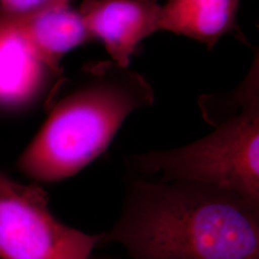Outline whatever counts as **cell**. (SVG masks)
I'll return each instance as SVG.
<instances>
[{
  "mask_svg": "<svg viewBox=\"0 0 259 259\" xmlns=\"http://www.w3.org/2000/svg\"><path fill=\"white\" fill-rule=\"evenodd\" d=\"M103 234L133 259H259V204L216 185L134 173L119 219Z\"/></svg>",
  "mask_w": 259,
  "mask_h": 259,
  "instance_id": "obj_1",
  "label": "cell"
},
{
  "mask_svg": "<svg viewBox=\"0 0 259 259\" xmlns=\"http://www.w3.org/2000/svg\"><path fill=\"white\" fill-rule=\"evenodd\" d=\"M155 100L148 81L110 59L90 63L62 96L54 92L48 116L19 157L18 168L37 182L73 176L109 146L132 112Z\"/></svg>",
  "mask_w": 259,
  "mask_h": 259,
  "instance_id": "obj_2",
  "label": "cell"
},
{
  "mask_svg": "<svg viewBox=\"0 0 259 259\" xmlns=\"http://www.w3.org/2000/svg\"><path fill=\"white\" fill-rule=\"evenodd\" d=\"M213 131L184 147L133 155L127 164L144 176L216 185L259 204V52L232 91L198 101Z\"/></svg>",
  "mask_w": 259,
  "mask_h": 259,
  "instance_id": "obj_3",
  "label": "cell"
},
{
  "mask_svg": "<svg viewBox=\"0 0 259 259\" xmlns=\"http://www.w3.org/2000/svg\"><path fill=\"white\" fill-rule=\"evenodd\" d=\"M47 193L0 170V259H93L104 234H87L60 222Z\"/></svg>",
  "mask_w": 259,
  "mask_h": 259,
  "instance_id": "obj_4",
  "label": "cell"
},
{
  "mask_svg": "<svg viewBox=\"0 0 259 259\" xmlns=\"http://www.w3.org/2000/svg\"><path fill=\"white\" fill-rule=\"evenodd\" d=\"M38 56L19 19L0 11V112L17 114L50 100L63 80Z\"/></svg>",
  "mask_w": 259,
  "mask_h": 259,
  "instance_id": "obj_5",
  "label": "cell"
},
{
  "mask_svg": "<svg viewBox=\"0 0 259 259\" xmlns=\"http://www.w3.org/2000/svg\"><path fill=\"white\" fill-rule=\"evenodd\" d=\"M160 7L157 0H83L78 11L92 40L128 67L139 45L158 32Z\"/></svg>",
  "mask_w": 259,
  "mask_h": 259,
  "instance_id": "obj_6",
  "label": "cell"
},
{
  "mask_svg": "<svg viewBox=\"0 0 259 259\" xmlns=\"http://www.w3.org/2000/svg\"><path fill=\"white\" fill-rule=\"evenodd\" d=\"M242 0H166L158 31L191 38L211 49L226 35L250 46L237 23Z\"/></svg>",
  "mask_w": 259,
  "mask_h": 259,
  "instance_id": "obj_7",
  "label": "cell"
},
{
  "mask_svg": "<svg viewBox=\"0 0 259 259\" xmlns=\"http://www.w3.org/2000/svg\"><path fill=\"white\" fill-rule=\"evenodd\" d=\"M19 20L38 56L56 70H62L60 63L66 53L92 40L79 11L68 2Z\"/></svg>",
  "mask_w": 259,
  "mask_h": 259,
  "instance_id": "obj_8",
  "label": "cell"
},
{
  "mask_svg": "<svg viewBox=\"0 0 259 259\" xmlns=\"http://www.w3.org/2000/svg\"><path fill=\"white\" fill-rule=\"evenodd\" d=\"M69 0H0V11L16 19H25L41 10Z\"/></svg>",
  "mask_w": 259,
  "mask_h": 259,
  "instance_id": "obj_9",
  "label": "cell"
}]
</instances>
